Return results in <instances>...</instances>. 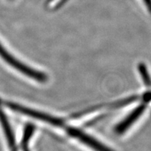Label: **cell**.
Returning <instances> with one entry per match:
<instances>
[{
  "label": "cell",
  "instance_id": "1",
  "mask_svg": "<svg viewBox=\"0 0 151 151\" xmlns=\"http://www.w3.org/2000/svg\"><path fill=\"white\" fill-rule=\"evenodd\" d=\"M4 105L7 108L16 113H21V114L32 117L33 118L41 120V121L48 122V124L56 126V127H62L65 130L69 127V125L66 124L65 122L62 119L57 118V117L52 116L50 115L47 114V113L36 111L35 109L27 108V107L24 106H21L18 104L14 102H11V101H4Z\"/></svg>",
  "mask_w": 151,
  "mask_h": 151
},
{
  "label": "cell",
  "instance_id": "2",
  "mask_svg": "<svg viewBox=\"0 0 151 151\" xmlns=\"http://www.w3.org/2000/svg\"><path fill=\"white\" fill-rule=\"evenodd\" d=\"M0 57L6 62H7L9 65L12 66L14 69H17L20 72L26 75L27 76L30 77L34 80H36L38 82L45 83L48 81V76L46 73H43L41 71L32 69V68L27 67V65L20 62L8 52V51L1 46V43H0Z\"/></svg>",
  "mask_w": 151,
  "mask_h": 151
},
{
  "label": "cell",
  "instance_id": "3",
  "mask_svg": "<svg viewBox=\"0 0 151 151\" xmlns=\"http://www.w3.org/2000/svg\"><path fill=\"white\" fill-rule=\"evenodd\" d=\"M66 131L68 132V134L71 137L78 139L81 142L86 143V145L91 147L94 150L97 151H114L113 150H111L109 147L105 146V145H104L103 143L99 142L96 139H94L93 137L88 135L86 133L81 131V129H77V128L69 126L67 129H66Z\"/></svg>",
  "mask_w": 151,
  "mask_h": 151
},
{
  "label": "cell",
  "instance_id": "4",
  "mask_svg": "<svg viewBox=\"0 0 151 151\" xmlns=\"http://www.w3.org/2000/svg\"><path fill=\"white\" fill-rule=\"evenodd\" d=\"M146 102L143 101V104H141L137 108H136L124 120L120 122V124L115 127L116 133L120 134L125 132L127 129V128L129 127L133 124V122H135L139 118V117L141 116L143 111L146 109Z\"/></svg>",
  "mask_w": 151,
  "mask_h": 151
},
{
  "label": "cell",
  "instance_id": "5",
  "mask_svg": "<svg viewBox=\"0 0 151 151\" xmlns=\"http://www.w3.org/2000/svg\"><path fill=\"white\" fill-rule=\"evenodd\" d=\"M35 130V126L32 124H27L25 128H24V135L21 141V148H24L25 146H28V143H29L30 138L32 136L33 132Z\"/></svg>",
  "mask_w": 151,
  "mask_h": 151
},
{
  "label": "cell",
  "instance_id": "6",
  "mask_svg": "<svg viewBox=\"0 0 151 151\" xmlns=\"http://www.w3.org/2000/svg\"><path fill=\"white\" fill-rule=\"evenodd\" d=\"M69 0H47L46 5L49 10L55 11L65 6Z\"/></svg>",
  "mask_w": 151,
  "mask_h": 151
},
{
  "label": "cell",
  "instance_id": "7",
  "mask_svg": "<svg viewBox=\"0 0 151 151\" xmlns=\"http://www.w3.org/2000/svg\"><path fill=\"white\" fill-rule=\"evenodd\" d=\"M138 69L139 72L141 73V76H142L143 81H144L145 85L146 86L151 88V79L150 76H149L148 71L147 70V68L144 64L141 63L138 66Z\"/></svg>",
  "mask_w": 151,
  "mask_h": 151
},
{
  "label": "cell",
  "instance_id": "8",
  "mask_svg": "<svg viewBox=\"0 0 151 151\" xmlns=\"http://www.w3.org/2000/svg\"><path fill=\"white\" fill-rule=\"evenodd\" d=\"M146 10L151 15V0H141Z\"/></svg>",
  "mask_w": 151,
  "mask_h": 151
},
{
  "label": "cell",
  "instance_id": "9",
  "mask_svg": "<svg viewBox=\"0 0 151 151\" xmlns=\"http://www.w3.org/2000/svg\"><path fill=\"white\" fill-rule=\"evenodd\" d=\"M22 150H23V151H29V148H28V146L24 147V148H22Z\"/></svg>",
  "mask_w": 151,
  "mask_h": 151
}]
</instances>
